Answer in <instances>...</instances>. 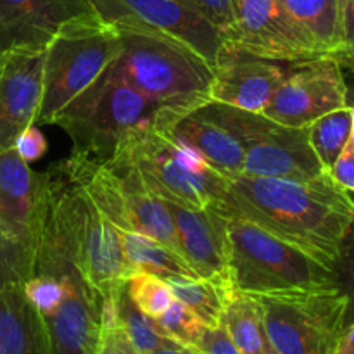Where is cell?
Segmentation results:
<instances>
[{
    "instance_id": "1",
    "label": "cell",
    "mask_w": 354,
    "mask_h": 354,
    "mask_svg": "<svg viewBox=\"0 0 354 354\" xmlns=\"http://www.w3.org/2000/svg\"><path fill=\"white\" fill-rule=\"evenodd\" d=\"M211 207L223 216L251 221L330 270L354 218L353 194L330 173L311 180L227 178L221 199Z\"/></svg>"
},
{
    "instance_id": "2",
    "label": "cell",
    "mask_w": 354,
    "mask_h": 354,
    "mask_svg": "<svg viewBox=\"0 0 354 354\" xmlns=\"http://www.w3.org/2000/svg\"><path fill=\"white\" fill-rule=\"evenodd\" d=\"M48 175L50 192L35 272L69 263L102 299L118 296L135 272L124 254L121 230L93 206L61 166Z\"/></svg>"
},
{
    "instance_id": "3",
    "label": "cell",
    "mask_w": 354,
    "mask_h": 354,
    "mask_svg": "<svg viewBox=\"0 0 354 354\" xmlns=\"http://www.w3.org/2000/svg\"><path fill=\"white\" fill-rule=\"evenodd\" d=\"M121 50L113 69L162 109L182 114L209 102L214 71L176 38L140 24H114Z\"/></svg>"
},
{
    "instance_id": "4",
    "label": "cell",
    "mask_w": 354,
    "mask_h": 354,
    "mask_svg": "<svg viewBox=\"0 0 354 354\" xmlns=\"http://www.w3.org/2000/svg\"><path fill=\"white\" fill-rule=\"evenodd\" d=\"M107 165L133 176L152 196L192 209L214 206L227 183L199 152L151 123L127 131Z\"/></svg>"
},
{
    "instance_id": "5",
    "label": "cell",
    "mask_w": 354,
    "mask_h": 354,
    "mask_svg": "<svg viewBox=\"0 0 354 354\" xmlns=\"http://www.w3.org/2000/svg\"><path fill=\"white\" fill-rule=\"evenodd\" d=\"M120 50V31L99 14L64 24L45 47L37 123L54 124L55 118L113 64Z\"/></svg>"
},
{
    "instance_id": "6",
    "label": "cell",
    "mask_w": 354,
    "mask_h": 354,
    "mask_svg": "<svg viewBox=\"0 0 354 354\" xmlns=\"http://www.w3.org/2000/svg\"><path fill=\"white\" fill-rule=\"evenodd\" d=\"M161 109L109 66L55 118L54 124L71 137V154L107 162L127 131L154 124Z\"/></svg>"
},
{
    "instance_id": "7",
    "label": "cell",
    "mask_w": 354,
    "mask_h": 354,
    "mask_svg": "<svg viewBox=\"0 0 354 354\" xmlns=\"http://www.w3.org/2000/svg\"><path fill=\"white\" fill-rule=\"evenodd\" d=\"M220 214V213H218ZM232 287L248 294L335 286L334 270L242 218L223 216Z\"/></svg>"
},
{
    "instance_id": "8",
    "label": "cell",
    "mask_w": 354,
    "mask_h": 354,
    "mask_svg": "<svg viewBox=\"0 0 354 354\" xmlns=\"http://www.w3.org/2000/svg\"><path fill=\"white\" fill-rule=\"evenodd\" d=\"M279 354H334L344 332L348 301L337 286L252 294Z\"/></svg>"
},
{
    "instance_id": "9",
    "label": "cell",
    "mask_w": 354,
    "mask_h": 354,
    "mask_svg": "<svg viewBox=\"0 0 354 354\" xmlns=\"http://www.w3.org/2000/svg\"><path fill=\"white\" fill-rule=\"evenodd\" d=\"M197 109L237 137L244 149V175L311 180L328 173L311 147L308 127H286L259 113L213 100Z\"/></svg>"
},
{
    "instance_id": "10",
    "label": "cell",
    "mask_w": 354,
    "mask_h": 354,
    "mask_svg": "<svg viewBox=\"0 0 354 354\" xmlns=\"http://www.w3.org/2000/svg\"><path fill=\"white\" fill-rule=\"evenodd\" d=\"M348 104V83L342 66L334 57L290 62L263 116L292 128H306L318 118Z\"/></svg>"
},
{
    "instance_id": "11",
    "label": "cell",
    "mask_w": 354,
    "mask_h": 354,
    "mask_svg": "<svg viewBox=\"0 0 354 354\" xmlns=\"http://www.w3.org/2000/svg\"><path fill=\"white\" fill-rule=\"evenodd\" d=\"M234 31L223 45L279 62L322 57L294 26L279 0H232Z\"/></svg>"
},
{
    "instance_id": "12",
    "label": "cell",
    "mask_w": 354,
    "mask_h": 354,
    "mask_svg": "<svg viewBox=\"0 0 354 354\" xmlns=\"http://www.w3.org/2000/svg\"><path fill=\"white\" fill-rule=\"evenodd\" d=\"M102 19L113 24H140L176 38L203 55L214 69L223 37L201 14L178 0H88Z\"/></svg>"
},
{
    "instance_id": "13",
    "label": "cell",
    "mask_w": 354,
    "mask_h": 354,
    "mask_svg": "<svg viewBox=\"0 0 354 354\" xmlns=\"http://www.w3.org/2000/svg\"><path fill=\"white\" fill-rule=\"evenodd\" d=\"M48 192V171H33L14 147L0 152V228L33 259L47 214Z\"/></svg>"
},
{
    "instance_id": "14",
    "label": "cell",
    "mask_w": 354,
    "mask_h": 354,
    "mask_svg": "<svg viewBox=\"0 0 354 354\" xmlns=\"http://www.w3.org/2000/svg\"><path fill=\"white\" fill-rule=\"evenodd\" d=\"M47 45L0 48V152L14 147L21 131L37 123Z\"/></svg>"
},
{
    "instance_id": "15",
    "label": "cell",
    "mask_w": 354,
    "mask_h": 354,
    "mask_svg": "<svg viewBox=\"0 0 354 354\" xmlns=\"http://www.w3.org/2000/svg\"><path fill=\"white\" fill-rule=\"evenodd\" d=\"M289 68L290 62L256 57L223 45L213 69L209 100L261 114Z\"/></svg>"
},
{
    "instance_id": "16",
    "label": "cell",
    "mask_w": 354,
    "mask_h": 354,
    "mask_svg": "<svg viewBox=\"0 0 354 354\" xmlns=\"http://www.w3.org/2000/svg\"><path fill=\"white\" fill-rule=\"evenodd\" d=\"M180 252L199 279L211 280L227 289H234L228 268V244L221 214L213 207L192 209L168 203Z\"/></svg>"
},
{
    "instance_id": "17",
    "label": "cell",
    "mask_w": 354,
    "mask_h": 354,
    "mask_svg": "<svg viewBox=\"0 0 354 354\" xmlns=\"http://www.w3.org/2000/svg\"><path fill=\"white\" fill-rule=\"evenodd\" d=\"M68 296L52 317L44 318L54 354H95L100 339L102 297L80 272L61 277Z\"/></svg>"
},
{
    "instance_id": "18",
    "label": "cell",
    "mask_w": 354,
    "mask_h": 354,
    "mask_svg": "<svg viewBox=\"0 0 354 354\" xmlns=\"http://www.w3.org/2000/svg\"><path fill=\"white\" fill-rule=\"evenodd\" d=\"M97 14L88 0H0V48L47 45L69 21Z\"/></svg>"
},
{
    "instance_id": "19",
    "label": "cell",
    "mask_w": 354,
    "mask_h": 354,
    "mask_svg": "<svg viewBox=\"0 0 354 354\" xmlns=\"http://www.w3.org/2000/svg\"><path fill=\"white\" fill-rule=\"evenodd\" d=\"M166 131L176 140L194 149L204 161L225 178L244 175V149L232 131L204 116L199 109L173 120Z\"/></svg>"
},
{
    "instance_id": "20",
    "label": "cell",
    "mask_w": 354,
    "mask_h": 354,
    "mask_svg": "<svg viewBox=\"0 0 354 354\" xmlns=\"http://www.w3.org/2000/svg\"><path fill=\"white\" fill-rule=\"evenodd\" d=\"M0 354H54L44 317L23 292V283L0 290Z\"/></svg>"
},
{
    "instance_id": "21",
    "label": "cell",
    "mask_w": 354,
    "mask_h": 354,
    "mask_svg": "<svg viewBox=\"0 0 354 354\" xmlns=\"http://www.w3.org/2000/svg\"><path fill=\"white\" fill-rule=\"evenodd\" d=\"M111 168V166H109ZM113 169V168H111ZM114 171V169H113ZM121 180L124 196V211H127L128 230L149 235L161 244L168 245L175 252H180L178 237L171 213L162 199L149 194L131 175L123 171H114ZM183 258V256H182Z\"/></svg>"
},
{
    "instance_id": "22",
    "label": "cell",
    "mask_w": 354,
    "mask_h": 354,
    "mask_svg": "<svg viewBox=\"0 0 354 354\" xmlns=\"http://www.w3.org/2000/svg\"><path fill=\"white\" fill-rule=\"evenodd\" d=\"M279 3L322 57L337 61L341 52L339 0H279Z\"/></svg>"
},
{
    "instance_id": "23",
    "label": "cell",
    "mask_w": 354,
    "mask_h": 354,
    "mask_svg": "<svg viewBox=\"0 0 354 354\" xmlns=\"http://www.w3.org/2000/svg\"><path fill=\"white\" fill-rule=\"evenodd\" d=\"M221 327L241 354H263L268 346L261 304L252 294L237 289L228 292Z\"/></svg>"
},
{
    "instance_id": "24",
    "label": "cell",
    "mask_w": 354,
    "mask_h": 354,
    "mask_svg": "<svg viewBox=\"0 0 354 354\" xmlns=\"http://www.w3.org/2000/svg\"><path fill=\"white\" fill-rule=\"evenodd\" d=\"M121 241H123V249L128 263L135 272L151 273V275L165 280L173 279V277L199 279L178 252L158 242L156 239L149 237V235L128 230L121 232Z\"/></svg>"
},
{
    "instance_id": "25",
    "label": "cell",
    "mask_w": 354,
    "mask_h": 354,
    "mask_svg": "<svg viewBox=\"0 0 354 354\" xmlns=\"http://www.w3.org/2000/svg\"><path fill=\"white\" fill-rule=\"evenodd\" d=\"M171 289L173 297L185 304L199 317L207 328H216L221 325L225 301L232 289L221 287L211 280L204 279H182L173 277L166 280Z\"/></svg>"
},
{
    "instance_id": "26",
    "label": "cell",
    "mask_w": 354,
    "mask_h": 354,
    "mask_svg": "<svg viewBox=\"0 0 354 354\" xmlns=\"http://www.w3.org/2000/svg\"><path fill=\"white\" fill-rule=\"evenodd\" d=\"M353 131V113L351 106L341 107L337 111L318 118L308 127L310 144L317 154L318 161L330 171L332 165L348 145Z\"/></svg>"
},
{
    "instance_id": "27",
    "label": "cell",
    "mask_w": 354,
    "mask_h": 354,
    "mask_svg": "<svg viewBox=\"0 0 354 354\" xmlns=\"http://www.w3.org/2000/svg\"><path fill=\"white\" fill-rule=\"evenodd\" d=\"M118 317H120L121 327L124 328L128 339H130V342L137 349L138 354H147L162 348L180 346L159 330L154 318L144 315L135 306V303L128 296L127 286L123 287V290L118 296Z\"/></svg>"
},
{
    "instance_id": "28",
    "label": "cell",
    "mask_w": 354,
    "mask_h": 354,
    "mask_svg": "<svg viewBox=\"0 0 354 354\" xmlns=\"http://www.w3.org/2000/svg\"><path fill=\"white\" fill-rule=\"evenodd\" d=\"M127 292L135 306L144 315L158 318L175 301L171 289L165 279L144 272H133L127 280Z\"/></svg>"
},
{
    "instance_id": "29",
    "label": "cell",
    "mask_w": 354,
    "mask_h": 354,
    "mask_svg": "<svg viewBox=\"0 0 354 354\" xmlns=\"http://www.w3.org/2000/svg\"><path fill=\"white\" fill-rule=\"evenodd\" d=\"M154 322L166 337L189 349H197L201 337L207 328L190 308L176 299L161 317L154 318Z\"/></svg>"
},
{
    "instance_id": "30",
    "label": "cell",
    "mask_w": 354,
    "mask_h": 354,
    "mask_svg": "<svg viewBox=\"0 0 354 354\" xmlns=\"http://www.w3.org/2000/svg\"><path fill=\"white\" fill-rule=\"evenodd\" d=\"M35 275V259L26 249L10 241L0 228V290L24 283Z\"/></svg>"
},
{
    "instance_id": "31",
    "label": "cell",
    "mask_w": 354,
    "mask_h": 354,
    "mask_svg": "<svg viewBox=\"0 0 354 354\" xmlns=\"http://www.w3.org/2000/svg\"><path fill=\"white\" fill-rule=\"evenodd\" d=\"M95 354H138L121 327L118 317V297L102 299L100 311V339Z\"/></svg>"
},
{
    "instance_id": "32",
    "label": "cell",
    "mask_w": 354,
    "mask_h": 354,
    "mask_svg": "<svg viewBox=\"0 0 354 354\" xmlns=\"http://www.w3.org/2000/svg\"><path fill=\"white\" fill-rule=\"evenodd\" d=\"M23 292L44 318L52 317L68 296L66 283L48 275H33L23 283Z\"/></svg>"
},
{
    "instance_id": "33",
    "label": "cell",
    "mask_w": 354,
    "mask_h": 354,
    "mask_svg": "<svg viewBox=\"0 0 354 354\" xmlns=\"http://www.w3.org/2000/svg\"><path fill=\"white\" fill-rule=\"evenodd\" d=\"M354 199V194H353ZM335 286L339 287L348 301V310H346L344 328L354 320V218L346 232L341 244V252L335 263Z\"/></svg>"
},
{
    "instance_id": "34",
    "label": "cell",
    "mask_w": 354,
    "mask_h": 354,
    "mask_svg": "<svg viewBox=\"0 0 354 354\" xmlns=\"http://www.w3.org/2000/svg\"><path fill=\"white\" fill-rule=\"evenodd\" d=\"M183 6L190 7L197 14L209 21L221 33L225 40H228L234 31V7L232 0H178Z\"/></svg>"
},
{
    "instance_id": "35",
    "label": "cell",
    "mask_w": 354,
    "mask_h": 354,
    "mask_svg": "<svg viewBox=\"0 0 354 354\" xmlns=\"http://www.w3.org/2000/svg\"><path fill=\"white\" fill-rule=\"evenodd\" d=\"M341 9V52L337 61L342 68H354V0H339Z\"/></svg>"
},
{
    "instance_id": "36",
    "label": "cell",
    "mask_w": 354,
    "mask_h": 354,
    "mask_svg": "<svg viewBox=\"0 0 354 354\" xmlns=\"http://www.w3.org/2000/svg\"><path fill=\"white\" fill-rule=\"evenodd\" d=\"M47 149L48 145L44 133H41L35 124H30L26 130L21 131V135L16 138V142H14V151H16L17 156H19L24 162H28V165L44 158Z\"/></svg>"
},
{
    "instance_id": "37",
    "label": "cell",
    "mask_w": 354,
    "mask_h": 354,
    "mask_svg": "<svg viewBox=\"0 0 354 354\" xmlns=\"http://www.w3.org/2000/svg\"><path fill=\"white\" fill-rule=\"evenodd\" d=\"M330 176L349 194H354V142L349 138L344 151L339 154L330 168Z\"/></svg>"
},
{
    "instance_id": "38",
    "label": "cell",
    "mask_w": 354,
    "mask_h": 354,
    "mask_svg": "<svg viewBox=\"0 0 354 354\" xmlns=\"http://www.w3.org/2000/svg\"><path fill=\"white\" fill-rule=\"evenodd\" d=\"M197 351L201 354H241L221 325L216 328H206Z\"/></svg>"
},
{
    "instance_id": "39",
    "label": "cell",
    "mask_w": 354,
    "mask_h": 354,
    "mask_svg": "<svg viewBox=\"0 0 354 354\" xmlns=\"http://www.w3.org/2000/svg\"><path fill=\"white\" fill-rule=\"evenodd\" d=\"M334 354H354V320L342 332Z\"/></svg>"
},
{
    "instance_id": "40",
    "label": "cell",
    "mask_w": 354,
    "mask_h": 354,
    "mask_svg": "<svg viewBox=\"0 0 354 354\" xmlns=\"http://www.w3.org/2000/svg\"><path fill=\"white\" fill-rule=\"evenodd\" d=\"M147 354H201L197 349H189L183 348V346H173V348H162L158 349V351H152Z\"/></svg>"
},
{
    "instance_id": "41",
    "label": "cell",
    "mask_w": 354,
    "mask_h": 354,
    "mask_svg": "<svg viewBox=\"0 0 354 354\" xmlns=\"http://www.w3.org/2000/svg\"><path fill=\"white\" fill-rule=\"evenodd\" d=\"M263 354H279V353H277V351H275V349H273V348H272V344H270V342H268V346H266L265 353H263Z\"/></svg>"
},
{
    "instance_id": "42",
    "label": "cell",
    "mask_w": 354,
    "mask_h": 354,
    "mask_svg": "<svg viewBox=\"0 0 354 354\" xmlns=\"http://www.w3.org/2000/svg\"><path fill=\"white\" fill-rule=\"evenodd\" d=\"M351 113H353V131H351V138L354 142V104H351Z\"/></svg>"
},
{
    "instance_id": "43",
    "label": "cell",
    "mask_w": 354,
    "mask_h": 354,
    "mask_svg": "<svg viewBox=\"0 0 354 354\" xmlns=\"http://www.w3.org/2000/svg\"><path fill=\"white\" fill-rule=\"evenodd\" d=\"M351 104H354V99L351 100V102H349V106H351Z\"/></svg>"
},
{
    "instance_id": "44",
    "label": "cell",
    "mask_w": 354,
    "mask_h": 354,
    "mask_svg": "<svg viewBox=\"0 0 354 354\" xmlns=\"http://www.w3.org/2000/svg\"><path fill=\"white\" fill-rule=\"evenodd\" d=\"M349 69H351V68H349Z\"/></svg>"
}]
</instances>
